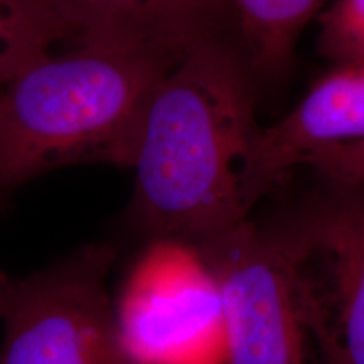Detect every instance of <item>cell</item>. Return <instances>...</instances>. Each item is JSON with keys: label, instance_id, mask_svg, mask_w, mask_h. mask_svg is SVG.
Masks as SVG:
<instances>
[{"label": "cell", "instance_id": "cell-1", "mask_svg": "<svg viewBox=\"0 0 364 364\" xmlns=\"http://www.w3.org/2000/svg\"><path fill=\"white\" fill-rule=\"evenodd\" d=\"M253 97L241 56L221 38L194 43L150 100L129 220L147 241L199 245L247 221Z\"/></svg>", "mask_w": 364, "mask_h": 364}, {"label": "cell", "instance_id": "cell-2", "mask_svg": "<svg viewBox=\"0 0 364 364\" xmlns=\"http://www.w3.org/2000/svg\"><path fill=\"white\" fill-rule=\"evenodd\" d=\"M177 61L80 46L46 56L0 90V196L81 162L134 167L145 115Z\"/></svg>", "mask_w": 364, "mask_h": 364}, {"label": "cell", "instance_id": "cell-3", "mask_svg": "<svg viewBox=\"0 0 364 364\" xmlns=\"http://www.w3.org/2000/svg\"><path fill=\"white\" fill-rule=\"evenodd\" d=\"M324 198L265 228L318 364H364V188Z\"/></svg>", "mask_w": 364, "mask_h": 364}, {"label": "cell", "instance_id": "cell-4", "mask_svg": "<svg viewBox=\"0 0 364 364\" xmlns=\"http://www.w3.org/2000/svg\"><path fill=\"white\" fill-rule=\"evenodd\" d=\"M117 252L95 243L11 277L0 364H134L122 344L107 282Z\"/></svg>", "mask_w": 364, "mask_h": 364}, {"label": "cell", "instance_id": "cell-5", "mask_svg": "<svg viewBox=\"0 0 364 364\" xmlns=\"http://www.w3.org/2000/svg\"><path fill=\"white\" fill-rule=\"evenodd\" d=\"M115 304L122 344L134 364H228L220 287L198 248L147 241Z\"/></svg>", "mask_w": 364, "mask_h": 364}, {"label": "cell", "instance_id": "cell-6", "mask_svg": "<svg viewBox=\"0 0 364 364\" xmlns=\"http://www.w3.org/2000/svg\"><path fill=\"white\" fill-rule=\"evenodd\" d=\"M193 247L220 287L228 364H318L265 228L247 220Z\"/></svg>", "mask_w": 364, "mask_h": 364}, {"label": "cell", "instance_id": "cell-7", "mask_svg": "<svg viewBox=\"0 0 364 364\" xmlns=\"http://www.w3.org/2000/svg\"><path fill=\"white\" fill-rule=\"evenodd\" d=\"M364 140V61L336 65L312 85L297 107L258 130L245 172L252 209L306 157L321 149Z\"/></svg>", "mask_w": 364, "mask_h": 364}, {"label": "cell", "instance_id": "cell-8", "mask_svg": "<svg viewBox=\"0 0 364 364\" xmlns=\"http://www.w3.org/2000/svg\"><path fill=\"white\" fill-rule=\"evenodd\" d=\"M80 46L179 59L198 41L220 34L230 0H44Z\"/></svg>", "mask_w": 364, "mask_h": 364}, {"label": "cell", "instance_id": "cell-9", "mask_svg": "<svg viewBox=\"0 0 364 364\" xmlns=\"http://www.w3.org/2000/svg\"><path fill=\"white\" fill-rule=\"evenodd\" d=\"M326 0H230L250 68L279 75L290 65L304 27Z\"/></svg>", "mask_w": 364, "mask_h": 364}, {"label": "cell", "instance_id": "cell-10", "mask_svg": "<svg viewBox=\"0 0 364 364\" xmlns=\"http://www.w3.org/2000/svg\"><path fill=\"white\" fill-rule=\"evenodd\" d=\"M73 39L65 22L44 0H0V86Z\"/></svg>", "mask_w": 364, "mask_h": 364}, {"label": "cell", "instance_id": "cell-11", "mask_svg": "<svg viewBox=\"0 0 364 364\" xmlns=\"http://www.w3.org/2000/svg\"><path fill=\"white\" fill-rule=\"evenodd\" d=\"M317 21L322 56L336 65L364 61V0H336Z\"/></svg>", "mask_w": 364, "mask_h": 364}, {"label": "cell", "instance_id": "cell-12", "mask_svg": "<svg viewBox=\"0 0 364 364\" xmlns=\"http://www.w3.org/2000/svg\"><path fill=\"white\" fill-rule=\"evenodd\" d=\"M302 166L312 167L329 181L364 188V140L317 150Z\"/></svg>", "mask_w": 364, "mask_h": 364}, {"label": "cell", "instance_id": "cell-13", "mask_svg": "<svg viewBox=\"0 0 364 364\" xmlns=\"http://www.w3.org/2000/svg\"><path fill=\"white\" fill-rule=\"evenodd\" d=\"M11 277L9 273L0 270V317H2L4 306H6L7 294H9V284H11Z\"/></svg>", "mask_w": 364, "mask_h": 364}]
</instances>
